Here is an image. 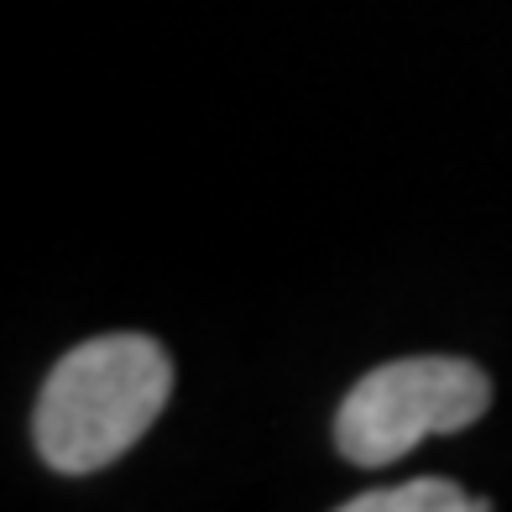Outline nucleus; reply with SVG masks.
I'll return each instance as SVG.
<instances>
[{
	"mask_svg": "<svg viewBox=\"0 0 512 512\" xmlns=\"http://www.w3.org/2000/svg\"><path fill=\"white\" fill-rule=\"evenodd\" d=\"M168 398L173 361L152 335H95L74 345L37 392V455L58 476H95L157 424Z\"/></svg>",
	"mask_w": 512,
	"mask_h": 512,
	"instance_id": "f257e3e1",
	"label": "nucleus"
},
{
	"mask_svg": "<svg viewBox=\"0 0 512 512\" xmlns=\"http://www.w3.org/2000/svg\"><path fill=\"white\" fill-rule=\"evenodd\" d=\"M486 408H492V382L476 361L403 356L366 371L345 392L335 413V450L351 465L382 471L434 434H460L481 424Z\"/></svg>",
	"mask_w": 512,
	"mask_h": 512,
	"instance_id": "f03ea898",
	"label": "nucleus"
},
{
	"mask_svg": "<svg viewBox=\"0 0 512 512\" xmlns=\"http://www.w3.org/2000/svg\"><path fill=\"white\" fill-rule=\"evenodd\" d=\"M345 512H486V497H471L455 481H439V476H418L403 486L361 492L345 502Z\"/></svg>",
	"mask_w": 512,
	"mask_h": 512,
	"instance_id": "7ed1b4c3",
	"label": "nucleus"
}]
</instances>
